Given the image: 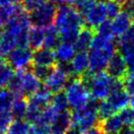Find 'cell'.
<instances>
[{
    "instance_id": "23",
    "label": "cell",
    "mask_w": 134,
    "mask_h": 134,
    "mask_svg": "<svg viewBox=\"0 0 134 134\" xmlns=\"http://www.w3.org/2000/svg\"><path fill=\"white\" fill-rule=\"evenodd\" d=\"M117 48L120 54L134 50V23H132L128 31L119 38L117 42Z\"/></svg>"
},
{
    "instance_id": "20",
    "label": "cell",
    "mask_w": 134,
    "mask_h": 134,
    "mask_svg": "<svg viewBox=\"0 0 134 134\" xmlns=\"http://www.w3.org/2000/svg\"><path fill=\"white\" fill-rule=\"evenodd\" d=\"M18 46L17 38L14 34L11 33L9 30L5 29L0 35V53L5 56L13 51Z\"/></svg>"
},
{
    "instance_id": "21",
    "label": "cell",
    "mask_w": 134,
    "mask_h": 134,
    "mask_svg": "<svg viewBox=\"0 0 134 134\" xmlns=\"http://www.w3.org/2000/svg\"><path fill=\"white\" fill-rule=\"evenodd\" d=\"M44 37H46V30L42 27L34 26L31 28L28 38V46L31 49L38 50L43 46L44 42Z\"/></svg>"
},
{
    "instance_id": "4",
    "label": "cell",
    "mask_w": 134,
    "mask_h": 134,
    "mask_svg": "<svg viewBox=\"0 0 134 134\" xmlns=\"http://www.w3.org/2000/svg\"><path fill=\"white\" fill-rule=\"evenodd\" d=\"M100 102L91 99L90 103L85 108L73 110L72 114V127L79 130L80 132H86L89 129L98 125V107Z\"/></svg>"
},
{
    "instance_id": "28",
    "label": "cell",
    "mask_w": 134,
    "mask_h": 134,
    "mask_svg": "<svg viewBox=\"0 0 134 134\" xmlns=\"http://www.w3.org/2000/svg\"><path fill=\"white\" fill-rule=\"evenodd\" d=\"M50 105H52L53 108L57 109L58 111H63V110H67L69 104H68V100H67L66 93L60 91L53 94V96L51 98L50 100Z\"/></svg>"
},
{
    "instance_id": "52",
    "label": "cell",
    "mask_w": 134,
    "mask_h": 134,
    "mask_svg": "<svg viewBox=\"0 0 134 134\" xmlns=\"http://www.w3.org/2000/svg\"><path fill=\"white\" fill-rule=\"evenodd\" d=\"M91 1H94V2H95V1H97V0H91ZM100 1H102V0H100Z\"/></svg>"
},
{
    "instance_id": "26",
    "label": "cell",
    "mask_w": 134,
    "mask_h": 134,
    "mask_svg": "<svg viewBox=\"0 0 134 134\" xmlns=\"http://www.w3.org/2000/svg\"><path fill=\"white\" fill-rule=\"evenodd\" d=\"M31 123L23 119H15L6 130V134H30Z\"/></svg>"
},
{
    "instance_id": "44",
    "label": "cell",
    "mask_w": 134,
    "mask_h": 134,
    "mask_svg": "<svg viewBox=\"0 0 134 134\" xmlns=\"http://www.w3.org/2000/svg\"><path fill=\"white\" fill-rule=\"evenodd\" d=\"M13 0H0V8H5L11 5Z\"/></svg>"
},
{
    "instance_id": "15",
    "label": "cell",
    "mask_w": 134,
    "mask_h": 134,
    "mask_svg": "<svg viewBox=\"0 0 134 134\" xmlns=\"http://www.w3.org/2000/svg\"><path fill=\"white\" fill-rule=\"evenodd\" d=\"M56 57H55L54 51L49 48L42 47L38 50H35L33 56V64L34 65H42V66H56Z\"/></svg>"
},
{
    "instance_id": "24",
    "label": "cell",
    "mask_w": 134,
    "mask_h": 134,
    "mask_svg": "<svg viewBox=\"0 0 134 134\" xmlns=\"http://www.w3.org/2000/svg\"><path fill=\"white\" fill-rule=\"evenodd\" d=\"M61 38L59 34L58 29L55 26L51 25L46 29V37H44V42H43V47L49 48V49H54L60 43Z\"/></svg>"
},
{
    "instance_id": "31",
    "label": "cell",
    "mask_w": 134,
    "mask_h": 134,
    "mask_svg": "<svg viewBox=\"0 0 134 134\" xmlns=\"http://www.w3.org/2000/svg\"><path fill=\"white\" fill-rule=\"evenodd\" d=\"M15 99H16V97L14 96V94L10 90L0 91V109L11 110Z\"/></svg>"
},
{
    "instance_id": "29",
    "label": "cell",
    "mask_w": 134,
    "mask_h": 134,
    "mask_svg": "<svg viewBox=\"0 0 134 134\" xmlns=\"http://www.w3.org/2000/svg\"><path fill=\"white\" fill-rule=\"evenodd\" d=\"M14 76H15V73L13 71V68L9 64L5 63L0 68V88L9 87Z\"/></svg>"
},
{
    "instance_id": "3",
    "label": "cell",
    "mask_w": 134,
    "mask_h": 134,
    "mask_svg": "<svg viewBox=\"0 0 134 134\" xmlns=\"http://www.w3.org/2000/svg\"><path fill=\"white\" fill-rule=\"evenodd\" d=\"M42 88L41 81L35 76L32 70H17L15 76L9 85L10 91L16 98L32 97Z\"/></svg>"
},
{
    "instance_id": "43",
    "label": "cell",
    "mask_w": 134,
    "mask_h": 134,
    "mask_svg": "<svg viewBox=\"0 0 134 134\" xmlns=\"http://www.w3.org/2000/svg\"><path fill=\"white\" fill-rule=\"evenodd\" d=\"M83 134H105V132L103 131V129L100 128V126L98 123V125H96L95 127L91 128V129H89L86 132H84Z\"/></svg>"
},
{
    "instance_id": "6",
    "label": "cell",
    "mask_w": 134,
    "mask_h": 134,
    "mask_svg": "<svg viewBox=\"0 0 134 134\" xmlns=\"http://www.w3.org/2000/svg\"><path fill=\"white\" fill-rule=\"evenodd\" d=\"M51 98L52 93L46 88H41L35 95L30 97L28 100V111L26 115L27 121L32 124H38L42 110L48 105Z\"/></svg>"
},
{
    "instance_id": "1",
    "label": "cell",
    "mask_w": 134,
    "mask_h": 134,
    "mask_svg": "<svg viewBox=\"0 0 134 134\" xmlns=\"http://www.w3.org/2000/svg\"><path fill=\"white\" fill-rule=\"evenodd\" d=\"M115 53L113 40L102 38L95 35L89 52V70L91 73H99L107 69L110 58Z\"/></svg>"
},
{
    "instance_id": "33",
    "label": "cell",
    "mask_w": 134,
    "mask_h": 134,
    "mask_svg": "<svg viewBox=\"0 0 134 134\" xmlns=\"http://www.w3.org/2000/svg\"><path fill=\"white\" fill-rule=\"evenodd\" d=\"M54 67H49V66H42V65H33L32 71L35 74V76L38 78L41 82L42 81H46L49 75L51 74V72L53 71Z\"/></svg>"
},
{
    "instance_id": "19",
    "label": "cell",
    "mask_w": 134,
    "mask_h": 134,
    "mask_svg": "<svg viewBox=\"0 0 134 134\" xmlns=\"http://www.w3.org/2000/svg\"><path fill=\"white\" fill-rule=\"evenodd\" d=\"M94 38H95L94 30L87 28V27L82 28L80 31L79 36H78V38H77L75 43H74L76 50L86 52L92 46Z\"/></svg>"
},
{
    "instance_id": "47",
    "label": "cell",
    "mask_w": 134,
    "mask_h": 134,
    "mask_svg": "<svg viewBox=\"0 0 134 134\" xmlns=\"http://www.w3.org/2000/svg\"><path fill=\"white\" fill-rule=\"evenodd\" d=\"M129 105H131V108L132 109H134V95H132V96L130 97V103Z\"/></svg>"
},
{
    "instance_id": "42",
    "label": "cell",
    "mask_w": 134,
    "mask_h": 134,
    "mask_svg": "<svg viewBox=\"0 0 134 134\" xmlns=\"http://www.w3.org/2000/svg\"><path fill=\"white\" fill-rule=\"evenodd\" d=\"M55 5L59 6H69L71 4H74L76 0H51Z\"/></svg>"
},
{
    "instance_id": "46",
    "label": "cell",
    "mask_w": 134,
    "mask_h": 134,
    "mask_svg": "<svg viewBox=\"0 0 134 134\" xmlns=\"http://www.w3.org/2000/svg\"><path fill=\"white\" fill-rule=\"evenodd\" d=\"M66 134H81V132H80L79 130H77V129H75V128L71 127V128L66 132Z\"/></svg>"
},
{
    "instance_id": "48",
    "label": "cell",
    "mask_w": 134,
    "mask_h": 134,
    "mask_svg": "<svg viewBox=\"0 0 134 134\" xmlns=\"http://www.w3.org/2000/svg\"><path fill=\"white\" fill-rule=\"evenodd\" d=\"M5 63H4V59H3V55L0 53V68L4 65Z\"/></svg>"
},
{
    "instance_id": "13",
    "label": "cell",
    "mask_w": 134,
    "mask_h": 134,
    "mask_svg": "<svg viewBox=\"0 0 134 134\" xmlns=\"http://www.w3.org/2000/svg\"><path fill=\"white\" fill-rule=\"evenodd\" d=\"M127 65L124 58L119 52H115L110 58L108 67L107 73L111 76L115 80H123V78L127 75Z\"/></svg>"
},
{
    "instance_id": "45",
    "label": "cell",
    "mask_w": 134,
    "mask_h": 134,
    "mask_svg": "<svg viewBox=\"0 0 134 134\" xmlns=\"http://www.w3.org/2000/svg\"><path fill=\"white\" fill-rule=\"evenodd\" d=\"M119 134H134V129L133 128L126 127L125 129H122V131Z\"/></svg>"
},
{
    "instance_id": "12",
    "label": "cell",
    "mask_w": 134,
    "mask_h": 134,
    "mask_svg": "<svg viewBox=\"0 0 134 134\" xmlns=\"http://www.w3.org/2000/svg\"><path fill=\"white\" fill-rule=\"evenodd\" d=\"M107 17L108 14H107L105 3L104 1H100L95 3L93 8L84 18V22L87 28L96 31L97 28L105 21Z\"/></svg>"
},
{
    "instance_id": "22",
    "label": "cell",
    "mask_w": 134,
    "mask_h": 134,
    "mask_svg": "<svg viewBox=\"0 0 134 134\" xmlns=\"http://www.w3.org/2000/svg\"><path fill=\"white\" fill-rule=\"evenodd\" d=\"M99 125L105 133H119L123 129V122L119 114H113L109 118L99 122Z\"/></svg>"
},
{
    "instance_id": "37",
    "label": "cell",
    "mask_w": 134,
    "mask_h": 134,
    "mask_svg": "<svg viewBox=\"0 0 134 134\" xmlns=\"http://www.w3.org/2000/svg\"><path fill=\"white\" fill-rule=\"evenodd\" d=\"M105 3L109 19H114L119 13L121 12V5H119L113 0H105Z\"/></svg>"
},
{
    "instance_id": "50",
    "label": "cell",
    "mask_w": 134,
    "mask_h": 134,
    "mask_svg": "<svg viewBox=\"0 0 134 134\" xmlns=\"http://www.w3.org/2000/svg\"><path fill=\"white\" fill-rule=\"evenodd\" d=\"M105 134H119V133H105Z\"/></svg>"
},
{
    "instance_id": "25",
    "label": "cell",
    "mask_w": 134,
    "mask_h": 134,
    "mask_svg": "<svg viewBox=\"0 0 134 134\" xmlns=\"http://www.w3.org/2000/svg\"><path fill=\"white\" fill-rule=\"evenodd\" d=\"M28 111V102L24 98H16L11 108V113L15 119L26 118Z\"/></svg>"
},
{
    "instance_id": "35",
    "label": "cell",
    "mask_w": 134,
    "mask_h": 134,
    "mask_svg": "<svg viewBox=\"0 0 134 134\" xmlns=\"http://www.w3.org/2000/svg\"><path fill=\"white\" fill-rule=\"evenodd\" d=\"M13 121V115L9 109H0V131L8 129Z\"/></svg>"
},
{
    "instance_id": "30",
    "label": "cell",
    "mask_w": 134,
    "mask_h": 134,
    "mask_svg": "<svg viewBox=\"0 0 134 134\" xmlns=\"http://www.w3.org/2000/svg\"><path fill=\"white\" fill-rule=\"evenodd\" d=\"M116 113L114 109L110 105L108 100L105 99L104 100H100L99 107H98V117H99V122L105 120L107 118H109V116L113 115Z\"/></svg>"
},
{
    "instance_id": "9",
    "label": "cell",
    "mask_w": 134,
    "mask_h": 134,
    "mask_svg": "<svg viewBox=\"0 0 134 134\" xmlns=\"http://www.w3.org/2000/svg\"><path fill=\"white\" fill-rule=\"evenodd\" d=\"M34 53L28 46H17L7 56L8 64L16 70L27 69L33 63Z\"/></svg>"
},
{
    "instance_id": "18",
    "label": "cell",
    "mask_w": 134,
    "mask_h": 134,
    "mask_svg": "<svg viewBox=\"0 0 134 134\" xmlns=\"http://www.w3.org/2000/svg\"><path fill=\"white\" fill-rule=\"evenodd\" d=\"M70 65L75 77H81L86 74L89 69V57L87 52L78 51L70 62Z\"/></svg>"
},
{
    "instance_id": "14",
    "label": "cell",
    "mask_w": 134,
    "mask_h": 134,
    "mask_svg": "<svg viewBox=\"0 0 134 134\" xmlns=\"http://www.w3.org/2000/svg\"><path fill=\"white\" fill-rule=\"evenodd\" d=\"M72 127V114L68 110L59 111L49 126L50 134H66Z\"/></svg>"
},
{
    "instance_id": "5",
    "label": "cell",
    "mask_w": 134,
    "mask_h": 134,
    "mask_svg": "<svg viewBox=\"0 0 134 134\" xmlns=\"http://www.w3.org/2000/svg\"><path fill=\"white\" fill-rule=\"evenodd\" d=\"M65 93L69 107L73 110L85 108L92 99L89 89L80 77H74L70 79L66 86Z\"/></svg>"
},
{
    "instance_id": "40",
    "label": "cell",
    "mask_w": 134,
    "mask_h": 134,
    "mask_svg": "<svg viewBox=\"0 0 134 134\" xmlns=\"http://www.w3.org/2000/svg\"><path fill=\"white\" fill-rule=\"evenodd\" d=\"M122 57L124 58L127 65V69L129 72H134V50L127 51L125 53H123Z\"/></svg>"
},
{
    "instance_id": "41",
    "label": "cell",
    "mask_w": 134,
    "mask_h": 134,
    "mask_svg": "<svg viewBox=\"0 0 134 134\" xmlns=\"http://www.w3.org/2000/svg\"><path fill=\"white\" fill-rule=\"evenodd\" d=\"M124 11L128 13L130 18L134 21V2L128 0V2L124 5Z\"/></svg>"
},
{
    "instance_id": "34",
    "label": "cell",
    "mask_w": 134,
    "mask_h": 134,
    "mask_svg": "<svg viewBox=\"0 0 134 134\" xmlns=\"http://www.w3.org/2000/svg\"><path fill=\"white\" fill-rule=\"evenodd\" d=\"M74 5H75L74 8L77 10V12L82 16V18H85L89 11L95 5V2L91 0H76Z\"/></svg>"
},
{
    "instance_id": "17",
    "label": "cell",
    "mask_w": 134,
    "mask_h": 134,
    "mask_svg": "<svg viewBox=\"0 0 134 134\" xmlns=\"http://www.w3.org/2000/svg\"><path fill=\"white\" fill-rule=\"evenodd\" d=\"M131 21H132V19L130 18L128 13L126 11H121L111 22L114 36H117V37L123 36L128 31L130 26L132 25Z\"/></svg>"
},
{
    "instance_id": "51",
    "label": "cell",
    "mask_w": 134,
    "mask_h": 134,
    "mask_svg": "<svg viewBox=\"0 0 134 134\" xmlns=\"http://www.w3.org/2000/svg\"><path fill=\"white\" fill-rule=\"evenodd\" d=\"M0 134H4V133H3V131H0Z\"/></svg>"
},
{
    "instance_id": "27",
    "label": "cell",
    "mask_w": 134,
    "mask_h": 134,
    "mask_svg": "<svg viewBox=\"0 0 134 134\" xmlns=\"http://www.w3.org/2000/svg\"><path fill=\"white\" fill-rule=\"evenodd\" d=\"M59 111L55 109V108H53L51 105H48L46 109L42 110V114H41V117H40V120H38L37 125L43 126V127L49 128L50 124L54 120L55 116L57 115Z\"/></svg>"
},
{
    "instance_id": "53",
    "label": "cell",
    "mask_w": 134,
    "mask_h": 134,
    "mask_svg": "<svg viewBox=\"0 0 134 134\" xmlns=\"http://www.w3.org/2000/svg\"><path fill=\"white\" fill-rule=\"evenodd\" d=\"M130 1H132V2H134V0H130Z\"/></svg>"
},
{
    "instance_id": "32",
    "label": "cell",
    "mask_w": 134,
    "mask_h": 134,
    "mask_svg": "<svg viewBox=\"0 0 134 134\" xmlns=\"http://www.w3.org/2000/svg\"><path fill=\"white\" fill-rule=\"evenodd\" d=\"M96 35L100 36L102 38H109V40H113L114 34L113 31V25L111 22L105 20L102 25H100L96 29Z\"/></svg>"
},
{
    "instance_id": "16",
    "label": "cell",
    "mask_w": 134,
    "mask_h": 134,
    "mask_svg": "<svg viewBox=\"0 0 134 134\" xmlns=\"http://www.w3.org/2000/svg\"><path fill=\"white\" fill-rule=\"evenodd\" d=\"M75 51L76 48L74 44L64 42H60L54 51L56 61L58 62V64L70 63L76 54Z\"/></svg>"
},
{
    "instance_id": "7",
    "label": "cell",
    "mask_w": 134,
    "mask_h": 134,
    "mask_svg": "<svg viewBox=\"0 0 134 134\" xmlns=\"http://www.w3.org/2000/svg\"><path fill=\"white\" fill-rule=\"evenodd\" d=\"M54 24L59 32L67 30H81L83 28V18L74 7L59 6Z\"/></svg>"
},
{
    "instance_id": "2",
    "label": "cell",
    "mask_w": 134,
    "mask_h": 134,
    "mask_svg": "<svg viewBox=\"0 0 134 134\" xmlns=\"http://www.w3.org/2000/svg\"><path fill=\"white\" fill-rule=\"evenodd\" d=\"M83 83L90 91L92 99L97 100H104L108 99L113 91L115 79L109 76L107 72L99 73H86L80 77Z\"/></svg>"
},
{
    "instance_id": "36",
    "label": "cell",
    "mask_w": 134,
    "mask_h": 134,
    "mask_svg": "<svg viewBox=\"0 0 134 134\" xmlns=\"http://www.w3.org/2000/svg\"><path fill=\"white\" fill-rule=\"evenodd\" d=\"M119 115L121 117L122 122L125 125V127H129L132 128L134 126V109L130 108V109H123L120 111Z\"/></svg>"
},
{
    "instance_id": "49",
    "label": "cell",
    "mask_w": 134,
    "mask_h": 134,
    "mask_svg": "<svg viewBox=\"0 0 134 134\" xmlns=\"http://www.w3.org/2000/svg\"><path fill=\"white\" fill-rule=\"evenodd\" d=\"M24 0H13V2H15V4H20Z\"/></svg>"
},
{
    "instance_id": "38",
    "label": "cell",
    "mask_w": 134,
    "mask_h": 134,
    "mask_svg": "<svg viewBox=\"0 0 134 134\" xmlns=\"http://www.w3.org/2000/svg\"><path fill=\"white\" fill-rule=\"evenodd\" d=\"M123 87L129 95H134V72H129L122 80Z\"/></svg>"
},
{
    "instance_id": "11",
    "label": "cell",
    "mask_w": 134,
    "mask_h": 134,
    "mask_svg": "<svg viewBox=\"0 0 134 134\" xmlns=\"http://www.w3.org/2000/svg\"><path fill=\"white\" fill-rule=\"evenodd\" d=\"M108 102L113 107L114 110H122L125 109L130 103L129 94L126 92L123 87L122 80H115V83L110 95L108 97Z\"/></svg>"
},
{
    "instance_id": "10",
    "label": "cell",
    "mask_w": 134,
    "mask_h": 134,
    "mask_svg": "<svg viewBox=\"0 0 134 134\" xmlns=\"http://www.w3.org/2000/svg\"><path fill=\"white\" fill-rule=\"evenodd\" d=\"M69 79H72V78L68 75V73L62 67L57 65L54 67L49 77L44 81V88L47 89L52 94H55L62 91L63 88L66 87L69 82Z\"/></svg>"
},
{
    "instance_id": "8",
    "label": "cell",
    "mask_w": 134,
    "mask_h": 134,
    "mask_svg": "<svg viewBox=\"0 0 134 134\" xmlns=\"http://www.w3.org/2000/svg\"><path fill=\"white\" fill-rule=\"evenodd\" d=\"M56 12H57L56 5L51 0H47L46 2L42 3L35 10H33L30 13V16L32 23L35 26L47 28L51 26L52 23H54Z\"/></svg>"
},
{
    "instance_id": "39",
    "label": "cell",
    "mask_w": 134,
    "mask_h": 134,
    "mask_svg": "<svg viewBox=\"0 0 134 134\" xmlns=\"http://www.w3.org/2000/svg\"><path fill=\"white\" fill-rule=\"evenodd\" d=\"M46 1L47 0H24V8L26 9V11L31 13L33 10Z\"/></svg>"
}]
</instances>
